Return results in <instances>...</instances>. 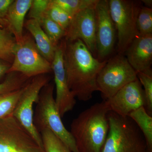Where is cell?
Segmentation results:
<instances>
[{
  "mask_svg": "<svg viewBox=\"0 0 152 152\" xmlns=\"http://www.w3.org/2000/svg\"><path fill=\"white\" fill-rule=\"evenodd\" d=\"M64 63L69 88L80 100L86 102L98 91L96 79L107 60L101 61L94 56L80 39L61 42Z\"/></svg>",
  "mask_w": 152,
  "mask_h": 152,
  "instance_id": "1",
  "label": "cell"
},
{
  "mask_svg": "<svg viewBox=\"0 0 152 152\" xmlns=\"http://www.w3.org/2000/svg\"><path fill=\"white\" fill-rule=\"evenodd\" d=\"M104 101L79 114L71 125L70 133L79 152H101L108 133V113Z\"/></svg>",
  "mask_w": 152,
  "mask_h": 152,
  "instance_id": "2",
  "label": "cell"
},
{
  "mask_svg": "<svg viewBox=\"0 0 152 152\" xmlns=\"http://www.w3.org/2000/svg\"><path fill=\"white\" fill-rule=\"evenodd\" d=\"M54 85L49 83L43 88L37 101L33 122L38 132L48 129L56 136L72 152H79L70 132L66 129L54 96Z\"/></svg>",
  "mask_w": 152,
  "mask_h": 152,
  "instance_id": "3",
  "label": "cell"
},
{
  "mask_svg": "<svg viewBox=\"0 0 152 152\" xmlns=\"http://www.w3.org/2000/svg\"><path fill=\"white\" fill-rule=\"evenodd\" d=\"M108 133L101 152H148L145 140L129 117L108 113Z\"/></svg>",
  "mask_w": 152,
  "mask_h": 152,
  "instance_id": "4",
  "label": "cell"
},
{
  "mask_svg": "<svg viewBox=\"0 0 152 152\" xmlns=\"http://www.w3.org/2000/svg\"><path fill=\"white\" fill-rule=\"evenodd\" d=\"M142 2L131 0H109V10L118 39V54H124L133 40L139 35L137 27Z\"/></svg>",
  "mask_w": 152,
  "mask_h": 152,
  "instance_id": "5",
  "label": "cell"
},
{
  "mask_svg": "<svg viewBox=\"0 0 152 152\" xmlns=\"http://www.w3.org/2000/svg\"><path fill=\"white\" fill-rule=\"evenodd\" d=\"M137 79V72L124 55L118 54L107 60L98 74L96 79L98 91L100 92L106 100L125 86Z\"/></svg>",
  "mask_w": 152,
  "mask_h": 152,
  "instance_id": "6",
  "label": "cell"
},
{
  "mask_svg": "<svg viewBox=\"0 0 152 152\" xmlns=\"http://www.w3.org/2000/svg\"><path fill=\"white\" fill-rule=\"evenodd\" d=\"M29 36H23L21 40L17 42L13 61L7 74L16 72L31 79L52 71L51 63L41 55L35 42Z\"/></svg>",
  "mask_w": 152,
  "mask_h": 152,
  "instance_id": "7",
  "label": "cell"
},
{
  "mask_svg": "<svg viewBox=\"0 0 152 152\" xmlns=\"http://www.w3.org/2000/svg\"><path fill=\"white\" fill-rule=\"evenodd\" d=\"M50 78L47 74L32 78L24 87L13 113V116L31 135L44 150L40 133L36 129L33 122V107L37 103L41 90L50 83Z\"/></svg>",
  "mask_w": 152,
  "mask_h": 152,
  "instance_id": "8",
  "label": "cell"
},
{
  "mask_svg": "<svg viewBox=\"0 0 152 152\" xmlns=\"http://www.w3.org/2000/svg\"><path fill=\"white\" fill-rule=\"evenodd\" d=\"M0 152H45L12 115L0 120Z\"/></svg>",
  "mask_w": 152,
  "mask_h": 152,
  "instance_id": "9",
  "label": "cell"
},
{
  "mask_svg": "<svg viewBox=\"0 0 152 152\" xmlns=\"http://www.w3.org/2000/svg\"><path fill=\"white\" fill-rule=\"evenodd\" d=\"M95 12L97 58L103 61L107 60L113 51L116 31L110 14L108 1L99 0Z\"/></svg>",
  "mask_w": 152,
  "mask_h": 152,
  "instance_id": "10",
  "label": "cell"
},
{
  "mask_svg": "<svg viewBox=\"0 0 152 152\" xmlns=\"http://www.w3.org/2000/svg\"><path fill=\"white\" fill-rule=\"evenodd\" d=\"M95 7L84 9L74 15L66 30L64 39L80 40L97 58Z\"/></svg>",
  "mask_w": 152,
  "mask_h": 152,
  "instance_id": "11",
  "label": "cell"
},
{
  "mask_svg": "<svg viewBox=\"0 0 152 152\" xmlns=\"http://www.w3.org/2000/svg\"><path fill=\"white\" fill-rule=\"evenodd\" d=\"M53 72L56 96V104L61 118L73 109L76 104L75 97L68 86L64 67V53L61 42L56 48L53 60L51 63Z\"/></svg>",
  "mask_w": 152,
  "mask_h": 152,
  "instance_id": "12",
  "label": "cell"
},
{
  "mask_svg": "<svg viewBox=\"0 0 152 152\" xmlns=\"http://www.w3.org/2000/svg\"><path fill=\"white\" fill-rule=\"evenodd\" d=\"M104 101L110 111L123 117L128 116L133 111L145 105L143 89L138 79L126 85Z\"/></svg>",
  "mask_w": 152,
  "mask_h": 152,
  "instance_id": "13",
  "label": "cell"
},
{
  "mask_svg": "<svg viewBox=\"0 0 152 152\" xmlns=\"http://www.w3.org/2000/svg\"><path fill=\"white\" fill-rule=\"evenodd\" d=\"M124 55L137 73L152 76V35L137 36Z\"/></svg>",
  "mask_w": 152,
  "mask_h": 152,
  "instance_id": "14",
  "label": "cell"
},
{
  "mask_svg": "<svg viewBox=\"0 0 152 152\" xmlns=\"http://www.w3.org/2000/svg\"><path fill=\"white\" fill-rule=\"evenodd\" d=\"M32 0H15L9 8L5 20L7 27L17 42L23 39L25 17L29 10Z\"/></svg>",
  "mask_w": 152,
  "mask_h": 152,
  "instance_id": "15",
  "label": "cell"
},
{
  "mask_svg": "<svg viewBox=\"0 0 152 152\" xmlns=\"http://www.w3.org/2000/svg\"><path fill=\"white\" fill-rule=\"evenodd\" d=\"M25 26L34 38L40 53L48 61L52 63L57 46L52 42L39 22L36 20L29 19L25 23Z\"/></svg>",
  "mask_w": 152,
  "mask_h": 152,
  "instance_id": "16",
  "label": "cell"
},
{
  "mask_svg": "<svg viewBox=\"0 0 152 152\" xmlns=\"http://www.w3.org/2000/svg\"><path fill=\"white\" fill-rule=\"evenodd\" d=\"M128 117L135 123L143 135L146 142L148 151L152 150V117L147 113L145 107H142L133 111Z\"/></svg>",
  "mask_w": 152,
  "mask_h": 152,
  "instance_id": "17",
  "label": "cell"
},
{
  "mask_svg": "<svg viewBox=\"0 0 152 152\" xmlns=\"http://www.w3.org/2000/svg\"><path fill=\"white\" fill-rule=\"evenodd\" d=\"M17 41L7 27L0 30V60L12 63Z\"/></svg>",
  "mask_w": 152,
  "mask_h": 152,
  "instance_id": "18",
  "label": "cell"
},
{
  "mask_svg": "<svg viewBox=\"0 0 152 152\" xmlns=\"http://www.w3.org/2000/svg\"><path fill=\"white\" fill-rule=\"evenodd\" d=\"M24 87L17 91L0 95V120L13 115Z\"/></svg>",
  "mask_w": 152,
  "mask_h": 152,
  "instance_id": "19",
  "label": "cell"
},
{
  "mask_svg": "<svg viewBox=\"0 0 152 152\" xmlns=\"http://www.w3.org/2000/svg\"><path fill=\"white\" fill-rule=\"evenodd\" d=\"M7 75L4 80L0 83V95L20 89L31 79L16 72H10Z\"/></svg>",
  "mask_w": 152,
  "mask_h": 152,
  "instance_id": "20",
  "label": "cell"
},
{
  "mask_svg": "<svg viewBox=\"0 0 152 152\" xmlns=\"http://www.w3.org/2000/svg\"><path fill=\"white\" fill-rule=\"evenodd\" d=\"M99 0H51L54 4L59 7L72 17L80 11L95 7Z\"/></svg>",
  "mask_w": 152,
  "mask_h": 152,
  "instance_id": "21",
  "label": "cell"
},
{
  "mask_svg": "<svg viewBox=\"0 0 152 152\" xmlns=\"http://www.w3.org/2000/svg\"><path fill=\"white\" fill-rule=\"evenodd\" d=\"M39 23L46 34L55 46H57L59 41L65 36V30L50 18L47 14Z\"/></svg>",
  "mask_w": 152,
  "mask_h": 152,
  "instance_id": "22",
  "label": "cell"
},
{
  "mask_svg": "<svg viewBox=\"0 0 152 152\" xmlns=\"http://www.w3.org/2000/svg\"><path fill=\"white\" fill-rule=\"evenodd\" d=\"M45 152H72L53 133L48 129L40 132Z\"/></svg>",
  "mask_w": 152,
  "mask_h": 152,
  "instance_id": "23",
  "label": "cell"
},
{
  "mask_svg": "<svg viewBox=\"0 0 152 152\" xmlns=\"http://www.w3.org/2000/svg\"><path fill=\"white\" fill-rule=\"evenodd\" d=\"M137 27L140 36L152 35V9L142 7L137 20Z\"/></svg>",
  "mask_w": 152,
  "mask_h": 152,
  "instance_id": "24",
  "label": "cell"
},
{
  "mask_svg": "<svg viewBox=\"0 0 152 152\" xmlns=\"http://www.w3.org/2000/svg\"><path fill=\"white\" fill-rule=\"evenodd\" d=\"M46 14L50 18L66 31L72 18L63 9L54 4L51 0H50Z\"/></svg>",
  "mask_w": 152,
  "mask_h": 152,
  "instance_id": "25",
  "label": "cell"
},
{
  "mask_svg": "<svg viewBox=\"0 0 152 152\" xmlns=\"http://www.w3.org/2000/svg\"><path fill=\"white\" fill-rule=\"evenodd\" d=\"M138 79L144 87V93L145 99V108L150 115H152V76L143 73H137Z\"/></svg>",
  "mask_w": 152,
  "mask_h": 152,
  "instance_id": "26",
  "label": "cell"
},
{
  "mask_svg": "<svg viewBox=\"0 0 152 152\" xmlns=\"http://www.w3.org/2000/svg\"><path fill=\"white\" fill-rule=\"evenodd\" d=\"M49 4L50 0H32L28 11L30 19L36 20L39 23L46 14Z\"/></svg>",
  "mask_w": 152,
  "mask_h": 152,
  "instance_id": "27",
  "label": "cell"
},
{
  "mask_svg": "<svg viewBox=\"0 0 152 152\" xmlns=\"http://www.w3.org/2000/svg\"><path fill=\"white\" fill-rule=\"evenodd\" d=\"M14 0H0V20H5L9 8Z\"/></svg>",
  "mask_w": 152,
  "mask_h": 152,
  "instance_id": "28",
  "label": "cell"
},
{
  "mask_svg": "<svg viewBox=\"0 0 152 152\" xmlns=\"http://www.w3.org/2000/svg\"><path fill=\"white\" fill-rule=\"evenodd\" d=\"M11 64L3 60H0V79L7 74Z\"/></svg>",
  "mask_w": 152,
  "mask_h": 152,
  "instance_id": "29",
  "label": "cell"
},
{
  "mask_svg": "<svg viewBox=\"0 0 152 152\" xmlns=\"http://www.w3.org/2000/svg\"><path fill=\"white\" fill-rule=\"evenodd\" d=\"M141 1L143 3L145 4V7H147L152 8V0H143Z\"/></svg>",
  "mask_w": 152,
  "mask_h": 152,
  "instance_id": "30",
  "label": "cell"
},
{
  "mask_svg": "<svg viewBox=\"0 0 152 152\" xmlns=\"http://www.w3.org/2000/svg\"><path fill=\"white\" fill-rule=\"evenodd\" d=\"M5 27H7L6 20H0V30Z\"/></svg>",
  "mask_w": 152,
  "mask_h": 152,
  "instance_id": "31",
  "label": "cell"
}]
</instances>
